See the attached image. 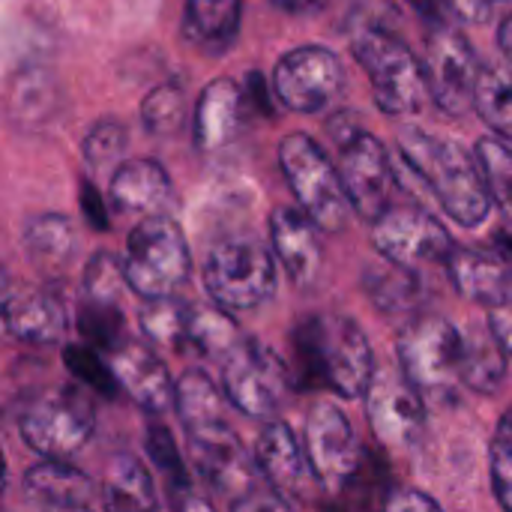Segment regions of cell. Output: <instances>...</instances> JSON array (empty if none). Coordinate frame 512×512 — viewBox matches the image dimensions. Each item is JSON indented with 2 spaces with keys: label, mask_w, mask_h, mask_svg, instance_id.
<instances>
[{
  "label": "cell",
  "mask_w": 512,
  "mask_h": 512,
  "mask_svg": "<svg viewBox=\"0 0 512 512\" xmlns=\"http://www.w3.org/2000/svg\"><path fill=\"white\" fill-rule=\"evenodd\" d=\"M381 512H441V507L420 489H393Z\"/></svg>",
  "instance_id": "44"
},
{
  "label": "cell",
  "mask_w": 512,
  "mask_h": 512,
  "mask_svg": "<svg viewBox=\"0 0 512 512\" xmlns=\"http://www.w3.org/2000/svg\"><path fill=\"white\" fill-rule=\"evenodd\" d=\"M423 75H426V87L435 105L444 114L462 117L474 105L480 60L459 27L447 21H432L429 39H426Z\"/></svg>",
  "instance_id": "11"
},
{
  "label": "cell",
  "mask_w": 512,
  "mask_h": 512,
  "mask_svg": "<svg viewBox=\"0 0 512 512\" xmlns=\"http://www.w3.org/2000/svg\"><path fill=\"white\" fill-rule=\"evenodd\" d=\"M63 363L66 369L72 372V378H78L81 384H87L90 390L102 393V396H114L117 393V384H114V375L108 369V363H102L96 357L93 348H84V345H66L63 348Z\"/></svg>",
  "instance_id": "39"
},
{
  "label": "cell",
  "mask_w": 512,
  "mask_h": 512,
  "mask_svg": "<svg viewBox=\"0 0 512 512\" xmlns=\"http://www.w3.org/2000/svg\"><path fill=\"white\" fill-rule=\"evenodd\" d=\"M78 330L93 345V351L96 348L114 351L123 333V312L117 306H102V303L87 300L78 312Z\"/></svg>",
  "instance_id": "36"
},
{
  "label": "cell",
  "mask_w": 512,
  "mask_h": 512,
  "mask_svg": "<svg viewBox=\"0 0 512 512\" xmlns=\"http://www.w3.org/2000/svg\"><path fill=\"white\" fill-rule=\"evenodd\" d=\"M243 0H186L183 36L204 54H225L240 36Z\"/></svg>",
  "instance_id": "22"
},
{
  "label": "cell",
  "mask_w": 512,
  "mask_h": 512,
  "mask_svg": "<svg viewBox=\"0 0 512 512\" xmlns=\"http://www.w3.org/2000/svg\"><path fill=\"white\" fill-rule=\"evenodd\" d=\"M498 42H501V51H504L507 63L512 66V12H507V18L498 27Z\"/></svg>",
  "instance_id": "49"
},
{
  "label": "cell",
  "mask_w": 512,
  "mask_h": 512,
  "mask_svg": "<svg viewBox=\"0 0 512 512\" xmlns=\"http://www.w3.org/2000/svg\"><path fill=\"white\" fill-rule=\"evenodd\" d=\"M366 414L375 438L390 450L414 447L426 423L423 396L402 372H375L366 390Z\"/></svg>",
  "instance_id": "15"
},
{
  "label": "cell",
  "mask_w": 512,
  "mask_h": 512,
  "mask_svg": "<svg viewBox=\"0 0 512 512\" xmlns=\"http://www.w3.org/2000/svg\"><path fill=\"white\" fill-rule=\"evenodd\" d=\"M345 87L342 60L324 45H300L288 51L273 69V90L279 102L297 114L324 111Z\"/></svg>",
  "instance_id": "13"
},
{
  "label": "cell",
  "mask_w": 512,
  "mask_h": 512,
  "mask_svg": "<svg viewBox=\"0 0 512 512\" xmlns=\"http://www.w3.org/2000/svg\"><path fill=\"white\" fill-rule=\"evenodd\" d=\"M300 387L330 390L345 399L366 396L375 357L366 333L345 315H309L294 330Z\"/></svg>",
  "instance_id": "1"
},
{
  "label": "cell",
  "mask_w": 512,
  "mask_h": 512,
  "mask_svg": "<svg viewBox=\"0 0 512 512\" xmlns=\"http://www.w3.org/2000/svg\"><path fill=\"white\" fill-rule=\"evenodd\" d=\"M6 489V459H3V450H0V495Z\"/></svg>",
  "instance_id": "52"
},
{
  "label": "cell",
  "mask_w": 512,
  "mask_h": 512,
  "mask_svg": "<svg viewBox=\"0 0 512 512\" xmlns=\"http://www.w3.org/2000/svg\"><path fill=\"white\" fill-rule=\"evenodd\" d=\"M222 396L213 378L201 369H189L174 384V411L186 432L222 420Z\"/></svg>",
  "instance_id": "30"
},
{
  "label": "cell",
  "mask_w": 512,
  "mask_h": 512,
  "mask_svg": "<svg viewBox=\"0 0 512 512\" xmlns=\"http://www.w3.org/2000/svg\"><path fill=\"white\" fill-rule=\"evenodd\" d=\"M372 243L393 267L411 273L432 264H447L456 249L450 231L420 207H387L372 222Z\"/></svg>",
  "instance_id": "10"
},
{
  "label": "cell",
  "mask_w": 512,
  "mask_h": 512,
  "mask_svg": "<svg viewBox=\"0 0 512 512\" xmlns=\"http://www.w3.org/2000/svg\"><path fill=\"white\" fill-rule=\"evenodd\" d=\"M189 306L177 297H162V300H147L138 312L141 333L153 345H165L174 351L186 348V324H189Z\"/></svg>",
  "instance_id": "32"
},
{
  "label": "cell",
  "mask_w": 512,
  "mask_h": 512,
  "mask_svg": "<svg viewBox=\"0 0 512 512\" xmlns=\"http://www.w3.org/2000/svg\"><path fill=\"white\" fill-rule=\"evenodd\" d=\"M81 210H84V216H87V222L93 225V228H99V231H105L108 228V213H105V204H102V198H99V192L93 189V183H81Z\"/></svg>",
  "instance_id": "47"
},
{
  "label": "cell",
  "mask_w": 512,
  "mask_h": 512,
  "mask_svg": "<svg viewBox=\"0 0 512 512\" xmlns=\"http://www.w3.org/2000/svg\"><path fill=\"white\" fill-rule=\"evenodd\" d=\"M255 465L276 495H282L285 501L303 498L312 471H309L303 444L297 441L291 426H285L282 420H273L261 429L258 447H255Z\"/></svg>",
  "instance_id": "19"
},
{
  "label": "cell",
  "mask_w": 512,
  "mask_h": 512,
  "mask_svg": "<svg viewBox=\"0 0 512 512\" xmlns=\"http://www.w3.org/2000/svg\"><path fill=\"white\" fill-rule=\"evenodd\" d=\"M447 270L459 294L483 306H492L512 285L507 264L480 249H453L447 258Z\"/></svg>",
  "instance_id": "25"
},
{
  "label": "cell",
  "mask_w": 512,
  "mask_h": 512,
  "mask_svg": "<svg viewBox=\"0 0 512 512\" xmlns=\"http://www.w3.org/2000/svg\"><path fill=\"white\" fill-rule=\"evenodd\" d=\"M24 489L30 498H36L39 504H48L54 510L87 507V501L93 495V483L87 480V474L66 465L63 459H45V462L33 465L24 474Z\"/></svg>",
  "instance_id": "27"
},
{
  "label": "cell",
  "mask_w": 512,
  "mask_h": 512,
  "mask_svg": "<svg viewBox=\"0 0 512 512\" xmlns=\"http://www.w3.org/2000/svg\"><path fill=\"white\" fill-rule=\"evenodd\" d=\"M177 512H216L210 507V501L204 498H195V495H183L180 504H177Z\"/></svg>",
  "instance_id": "51"
},
{
  "label": "cell",
  "mask_w": 512,
  "mask_h": 512,
  "mask_svg": "<svg viewBox=\"0 0 512 512\" xmlns=\"http://www.w3.org/2000/svg\"><path fill=\"white\" fill-rule=\"evenodd\" d=\"M354 60L366 69L375 105L390 117L417 114L426 102L423 60L384 24H366L351 36Z\"/></svg>",
  "instance_id": "3"
},
{
  "label": "cell",
  "mask_w": 512,
  "mask_h": 512,
  "mask_svg": "<svg viewBox=\"0 0 512 512\" xmlns=\"http://www.w3.org/2000/svg\"><path fill=\"white\" fill-rule=\"evenodd\" d=\"M6 288H9V276H6V270L0 264V294H6Z\"/></svg>",
  "instance_id": "53"
},
{
  "label": "cell",
  "mask_w": 512,
  "mask_h": 512,
  "mask_svg": "<svg viewBox=\"0 0 512 512\" xmlns=\"http://www.w3.org/2000/svg\"><path fill=\"white\" fill-rule=\"evenodd\" d=\"M168 201H171V177L159 162L153 159L120 162V168L111 177V204L120 213H141L144 219L165 216Z\"/></svg>",
  "instance_id": "21"
},
{
  "label": "cell",
  "mask_w": 512,
  "mask_h": 512,
  "mask_svg": "<svg viewBox=\"0 0 512 512\" xmlns=\"http://www.w3.org/2000/svg\"><path fill=\"white\" fill-rule=\"evenodd\" d=\"M144 447H147L150 459L168 474V480L174 483V489L183 492L186 483H189V474H186V465H183V459H180V453L174 447L171 432L165 426H159V423H150L147 426V435H144Z\"/></svg>",
  "instance_id": "42"
},
{
  "label": "cell",
  "mask_w": 512,
  "mask_h": 512,
  "mask_svg": "<svg viewBox=\"0 0 512 512\" xmlns=\"http://www.w3.org/2000/svg\"><path fill=\"white\" fill-rule=\"evenodd\" d=\"M204 288L219 309H258L276 291V261L270 249L249 234L225 237L207 255Z\"/></svg>",
  "instance_id": "6"
},
{
  "label": "cell",
  "mask_w": 512,
  "mask_h": 512,
  "mask_svg": "<svg viewBox=\"0 0 512 512\" xmlns=\"http://www.w3.org/2000/svg\"><path fill=\"white\" fill-rule=\"evenodd\" d=\"M123 288H129V285L123 279V264L117 261V255L96 252L87 261V270H84V297L90 303H102V306H117L120 309Z\"/></svg>",
  "instance_id": "35"
},
{
  "label": "cell",
  "mask_w": 512,
  "mask_h": 512,
  "mask_svg": "<svg viewBox=\"0 0 512 512\" xmlns=\"http://www.w3.org/2000/svg\"><path fill=\"white\" fill-rule=\"evenodd\" d=\"M282 174L300 201V210L312 219L318 231L339 234L348 225L351 204L342 189L339 171L330 156L306 132H291L279 144Z\"/></svg>",
  "instance_id": "5"
},
{
  "label": "cell",
  "mask_w": 512,
  "mask_h": 512,
  "mask_svg": "<svg viewBox=\"0 0 512 512\" xmlns=\"http://www.w3.org/2000/svg\"><path fill=\"white\" fill-rule=\"evenodd\" d=\"M273 6H279V9H285V12H312V9H318L324 0H270Z\"/></svg>",
  "instance_id": "50"
},
{
  "label": "cell",
  "mask_w": 512,
  "mask_h": 512,
  "mask_svg": "<svg viewBox=\"0 0 512 512\" xmlns=\"http://www.w3.org/2000/svg\"><path fill=\"white\" fill-rule=\"evenodd\" d=\"M336 171L351 210L360 213L366 222H375L390 207L396 171L387 156V147L375 135L363 129L348 144H342Z\"/></svg>",
  "instance_id": "14"
},
{
  "label": "cell",
  "mask_w": 512,
  "mask_h": 512,
  "mask_svg": "<svg viewBox=\"0 0 512 512\" xmlns=\"http://www.w3.org/2000/svg\"><path fill=\"white\" fill-rule=\"evenodd\" d=\"M123 279L144 300L174 297L192 273V252L171 216L141 219L126 240Z\"/></svg>",
  "instance_id": "4"
},
{
  "label": "cell",
  "mask_w": 512,
  "mask_h": 512,
  "mask_svg": "<svg viewBox=\"0 0 512 512\" xmlns=\"http://www.w3.org/2000/svg\"><path fill=\"white\" fill-rule=\"evenodd\" d=\"M186 435L192 468L210 489L231 495L234 501L255 489V465L225 420L192 429Z\"/></svg>",
  "instance_id": "16"
},
{
  "label": "cell",
  "mask_w": 512,
  "mask_h": 512,
  "mask_svg": "<svg viewBox=\"0 0 512 512\" xmlns=\"http://www.w3.org/2000/svg\"><path fill=\"white\" fill-rule=\"evenodd\" d=\"M108 369L117 390H123L141 411L159 417L174 408V378L147 345L120 342L108 357Z\"/></svg>",
  "instance_id": "17"
},
{
  "label": "cell",
  "mask_w": 512,
  "mask_h": 512,
  "mask_svg": "<svg viewBox=\"0 0 512 512\" xmlns=\"http://www.w3.org/2000/svg\"><path fill=\"white\" fill-rule=\"evenodd\" d=\"M303 453H306L312 477L333 495H339L354 480V474L360 471L363 456H366V450L357 444L354 426L330 402L312 405V411L306 417Z\"/></svg>",
  "instance_id": "12"
},
{
  "label": "cell",
  "mask_w": 512,
  "mask_h": 512,
  "mask_svg": "<svg viewBox=\"0 0 512 512\" xmlns=\"http://www.w3.org/2000/svg\"><path fill=\"white\" fill-rule=\"evenodd\" d=\"M402 375L414 384L420 396H432L438 402L450 399L459 378L462 363V336L459 330L435 315H420L399 330L396 339Z\"/></svg>",
  "instance_id": "7"
},
{
  "label": "cell",
  "mask_w": 512,
  "mask_h": 512,
  "mask_svg": "<svg viewBox=\"0 0 512 512\" xmlns=\"http://www.w3.org/2000/svg\"><path fill=\"white\" fill-rule=\"evenodd\" d=\"M327 132L333 135V141L342 147V144H348L357 132H363V126H360V120H357V114H336L330 123H327Z\"/></svg>",
  "instance_id": "48"
},
{
  "label": "cell",
  "mask_w": 512,
  "mask_h": 512,
  "mask_svg": "<svg viewBox=\"0 0 512 512\" xmlns=\"http://www.w3.org/2000/svg\"><path fill=\"white\" fill-rule=\"evenodd\" d=\"M399 153L405 165L432 189L450 219L465 228H477L486 222L492 198L480 165L468 156V150H462L456 141L435 138L417 126H405L399 132Z\"/></svg>",
  "instance_id": "2"
},
{
  "label": "cell",
  "mask_w": 512,
  "mask_h": 512,
  "mask_svg": "<svg viewBox=\"0 0 512 512\" xmlns=\"http://www.w3.org/2000/svg\"><path fill=\"white\" fill-rule=\"evenodd\" d=\"M486 312H489V330H492V336L501 342V348L507 354H512V285L492 306H486Z\"/></svg>",
  "instance_id": "43"
},
{
  "label": "cell",
  "mask_w": 512,
  "mask_h": 512,
  "mask_svg": "<svg viewBox=\"0 0 512 512\" xmlns=\"http://www.w3.org/2000/svg\"><path fill=\"white\" fill-rule=\"evenodd\" d=\"M477 165L486 180L489 198L512 219V150L501 138H483L477 144Z\"/></svg>",
  "instance_id": "33"
},
{
  "label": "cell",
  "mask_w": 512,
  "mask_h": 512,
  "mask_svg": "<svg viewBox=\"0 0 512 512\" xmlns=\"http://www.w3.org/2000/svg\"><path fill=\"white\" fill-rule=\"evenodd\" d=\"M480 120L504 141H512V66L510 63H492L480 66L477 87H474V105Z\"/></svg>",
  "instance_id": "29"
},
{
  "label": "cell",
  "mask_w": 512,
  "mask_h": 512,
  "mask_svg": "<svg viewBox=\"0 0 512 512\" xmlns=\"http://www.w3.org/2000/svg\"><path fill=\"white\" fill-rule=\"evenodd\" d=\"M102 495L108 512H162L150 471L129 453H120L108 462Z\"/></svg>",
  "instance_id": "26"
},
{
  "label": "cell",
  "mask_w": 512,
  "mask_h": 512,
  "mask_svg": "<svg viewBox=\"0 0 512 512\" xmlns=\"http://www.w3.org/2000/svg\"><path fill=\"white\" fill-rule=\"evenodd\" d=\"M126 153V126L117 120H99L84 138V159L93 168H108Z\"/></svg>",
  "instance_id": "40"
},
{
  "label": "cell",
  "mask_w": 512,
  "mask_h": 512,
  "mask_svg": "<svg viewBox=\"0 0 512 512\" xmlns=\"http://www.w3.org/2000/svg\"><path fill=\"white\" fill-rule=\"evenodd\" d=\"M369 291L375 303L387 312H402L420 297V279L411 270L393 267L390 273H375L369 276Z\"/></svg>",
  "instance_id": "37"
},
{
  "label": "cell",
  "mask_w": 512,
  "mask_h": 512,
  "mask_svg": "<svg viewBox=\"0 0 512 512\" xmlns=\"http://www.w3.org/2000/svg\"><path fill=\"white\" fill-rule=\"evenodd\" d=\"M441 3H447V9L468 24H486L504 6V0H441Z\"/></svg>",
  "instance_id": "45"
},
{
  "label": "cell",
  "mask_w": 512,
  "mask_h": 512,
  "mask_svg": "<svg viewBox=\"0 0 512 512\" xmlns=\"http://www.w3.org/2000/svg\"><path fill=\"white\" fill-rule=\"evenodd\" d=\"M66 336V309L48 291L0 294V342H21L36 348L60 345Z\"/></svg>",
  "instance_id": "18"
},
{
  "label": "cell",
  "mask_w": 512,
  "mask_h": 512,
  "mask_svg": "<svg viewBox=\"0 0 512 512\" xmlns=\"http://www.w3.org/2000/svg\"><path fill=\"white\" fill-rule=\"evenodd\" d=\"M234 512H294L291 501H285L282 495H276L273 489H252L243 498L234 501Z\"/></svg>",
  "instance_id": "46"
},
{
  "label": "cell",
  "mask_w": 512,
  "mask_h": 512,
  "mask_svg": "<svg viewBox=\"0 0 512 512\" xmlns=\"http://www.w3.org/2000/svg\"><path fill=\"white\" fill-rule=\"evenodd\" d=\"M24 249L39 273L60 276L75 258L78 237L66 216L39 213V216H30L24 225Z\"/></svg>",
  "instance_id": "24"
},
{
  "label": "cell",
  "mask_w": 512,
  "mask_h": 512,
  "mask_svg": "<svg viewBox=\"0 0 512 512\" xmlns=\"http://www.w3.org/2000/svg\"><path fill=\"white\" fill-rule=\"evenodd\" d=\"M291 390V372L270 348L243 339L222 360V393L246 417H273Z\"/></svg>",
  "instance_id": "9"
},
{
  "label": "cell",
  "mask_w": 512,
  "mask_h": 512,
  "mask_svg": "<svg viewBox=\"0 0 512 512\" xmlns=\"http://www.w3.org/2000/svg\"><path fill=\"white\" fill-rule=\"evenodd\" d=\"M51 99H54V87H51L48 75L27 72V75H21L18 87L12 90V111L21 120H45L51 114Z\"/></svg>",
  "instance_id": "41"
},
{
  "label": "cell",
  "mask_w": 512,
  "mask_h": 512,
  "mask_svg": "<svg viewBox=\"0 0 512 512\" xmlns=\"http://www.w3.org/2000/svg\"><path fill=\"white\" fill-rule=\"evenodd\" d=\"M141 123L150 135H177L186 123V96L177 84H159L141 102Z\"/></svg>",
  "instance_id": "34"
},
{
  "label": "cell",
  "mask_w": 512,
  "mask_h": 512,
  "mask_svg": "<svg viewBox=\"0 0 512 512\" xmlns=\"http://www.w3.org/2000/svg\"><path fill=\"white\" fill-rule=\"evenodd\" d=\"M243 117V105H240V87L231 78H216L204 87L198 108H195V120H192V132L198 147L204 150H216L222 144L231 141V135L237 132Z\"/></svg>",
  "instance_id": "23"
},
{
  "label": "cell",
  "mask_w": 512,
  "mask_h": 512,
  "mask_svg": "<svg viewBox=\"0 0 512 512\" xmlns=\"http://www.w3.org/2000/svg\"><path fill=\"white\" fill-rule=\"evenodd\" d=\"M243 342L231 315L219 306H189L186 324V345L195 348L201 357L225 360Z\"/></svg>",
  "instance_id": "31"
},
{
  "label": "cell",
  "mask_w": 512,
  "mask_h": 512,
  "mask_svg": "<svg viewBox=\"0 0 512 512\" xmlns=\"http://www.w3.org/2000/svg\"><path fill=\"white\" fill-rule=\"evenodd\" d=\"M21 438L33 453L42 459H69L78 453L93 429H96V411L93 402L75 390V387H60L54 393L39 396L21 417Z\"/></svg>",
  "instance_id": "8"
},
{
  "label": "cell",
  "mask_w": 512,
  "mask_h": 512,
  "mask_svg": "<svg viewBox=\"0 0 512 512\" xmlns=\"http://www.w3.org/2000/svg\"><path fill=\"white\" fill-rule=\"evenodd\" d=\"M462 336L459 378L474 393H495L507 378V351L489 327H468Z\"/></svg>",
  "instance_id": "28"
},
{
  "label": "cell",
  "mask_w": 512,
  "mask_h": 512,
  "mask_svg": "<svg viewBox=\"0 0 512 512\" xmlns=\"http://www.w3.org/2000/svg\"><path fill=\"white\" fill-rule=\"evenodd\" d=\"M489 462H492V489L501 507L512 512V405L495 429Z\"/></svg>",
  "instance_id": "38"
},
{
  "label": "cell",
  "mask_w": 512,
  "mask_h": 512,
  "mask_svg": "<svg viewBox=\"0 0 512 512\" xmlns=\"http://www.w3.org/2000/svg\"><path fill=\"white\" fill-rule=\"evenodd\" d=\"M270 240L291 282L300 288H309L318 279L321 261H324L318 228L312 225V219L303 210L276 207L270 213Z\"/></svg>",
  "instance_id": "20"
},
{
  "label": "cell",
  "mask_w": 512,
  "mask_h": 512,
  "mask_svg": "<svg viewBox=\"0 0 512 512\" xmlns=\"http://www.w3.org/2000/svg\"><path fill=\"white\" fill-rule=\"evenodd\" d=\"M57 512H90L87 507H63V510H57Z\"/></svg>",
  "instance_id": "54"
}]
</instances>
